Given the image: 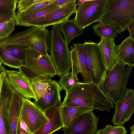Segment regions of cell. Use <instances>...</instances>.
Segmentation results:
<instances>
[{
    "mask_svg": "<svg viewBox=\"0 0 134 134\" xmlns=\"http://www.w3.org/2000/svg\"><path fill=\"white\" fill-rule=\"evenodd\" d=\"M113 103L97 84L92 82H80L65 92L62 106H84L109 111L115 108Z\"/></svg>",
    "mask_w": 134,
    "mask_h": 134,
    "instance_id": "6da1fadb",
    "label": "cell"
},
{
    "mask_svg": "<svg viewBox=\"0 0 134 134\" xmlns=\"http://www.w3.org/2000/svg\"><path fill=\"white\" fill-rule=\"evenodd\" d=\"M119 62L109 71L99 87L107 96L116 104L124 96L127 82L133 66Z\"/></svg>",
    "mask_w": 134,
    "mask_h": 134,
    "instance_id": "7a4b0ae2",
    "label": "cell"
},
{
    "mask_svg": "<svg viewBox=\"0 0 134 134\" xmlns=\"http://www.w3.org/2000/svg\"><path fill=\"white\" fill-rule=\"evenodd\" d=\"M134 21V0H106L99 23L114 24L121 32Z\"/></svg>",
    "mask_w": 134,
    "mask_h": 134,
    "instance_id": "3957f363",
    "label": "cell"
},
{
    "mask_svg": "<svg viewBox=\"0 0 134 134\" xmlns=\"http://www.w3.org/2000/svg\"><path fill=\"white\" fill-rule=\"evenodd\" d=\"M19 69L27 77L32 78L40 76L52 78L57 72L51 55H45L31 48L26 51L24 64Z\"/></svg>",
    "mask_w": 134,
    "mask_h": 134,
    "instance_id": "277c9868",
    "label": "cell"
},
{
    "mask_svg": "<svg viewBox=\"0 0 134 134\" xmlns=\"http://www.w3.org/2000/svg\"><path fill=\"white\" fill-rule=\"evenodd\" d=\"M51 55L59 76L71 69L70 51L61 35L59 25H54L51 33Z\"/></svg>",
    "mask_w": 134,
    "mask_h": 134,
    "instance_id": "5b68a950",
    "label": "cell"
},
{
    "mask_svg": "<svg viewBox=\"0 0 134 134\" xmlns=\"http://www.w3.org/2000/svg\"><path fill=\"white\" fill-rule=\"evenodd\" d=\"M83 44L91 81L99 86L109 71L104 64L98 43L90 40L85 41Z\"/></svg>",
    "mask_w": 134,
    "mask_h": 134,
    "instance_id": "8992f818",
    "label": "cell"
},
{
    "mask_svg": "<svg viewBox=\"0 0 134 134\" xmlns=\"http://www.w3.org/2000/svg\"><path fill=\"white\" fill-rule=\"evenodd\" d=\"M50 36V33L46 27L32 26L10 36L0 42V46L24 45L34 49L38 43Z\"/></svg>",
    "mask_w": 134,
    "mask_h": 134,
    "instance_id": "52a82bcc",
    "label": "cell"
},
{
    "mask_svg": "<svg viewBox=\"0 0 134 134\" xmlns=\"http://www.w3.org/2000/svg\"><path fill=\"white\" fill-rule=\"evenodd\" d=\"M106 0H87L78 5L74 18L83 29L98 21L102 16Z\"/></svg>",
    "mask_w": 134,
    "mask_h": 134,
    "instance_id": "ba28073f",
    "label": "cell"
},
{
    "mask_svg": "<svg viewBox=\"0 0 134 134\" xmlns=\"http://www.w3.org/2000/svg\"><path fill=\"white\" fill-rule=\"evenodd\" d=\"M20 117L33 134L43 126L48 120L44 113L31 100L23 97Z\"/></svg>",
    "mask_w": 134,
    "mask_h": 134,
    "instance_id": "9c48e42d",
    "label": "cell"
},
{
    "mask_svg": "<svg viewBox=\"0 0 134 134\" xmlns=\"http://www.w3.org/2000/svg\"><path fill=\"white\" fill-rule=\"evenodd\" d=\"M115 105L111 121L115 125L123 126L129 120L134 112V90L127 89L123 97Z\"/></svg>",
    "mask_w": 134,
    "mask_h": 134,
    "instance_id": "30bf717a",
    "label": "cell"
},
{
    "mask_svg": "<svg viewBox=\"0 0 134 134\" xmlns=\"http://www.w3.org/2000/svg\"><path fill=\"white\" fill-rule=\"evenodd\" d=\"M93 110L83 114L74 124L69 127H63L64 134H95L97 130L99 118Z\"/></svg>",
    "mask_w": 134,
    "mask_h": 134,
    "instance_id": "8fae6325",
    "label": "cell"
},
{
    "mask_svg": "<svg viewBox=\"0 0 134 134\" xmlns=\"http://www.w3.org/2000/svg\"><path fill=\"white\" fill-rule=\"evenodd\" d=\"M8 81L14 92L21 95L24 98L31 100H35L31 86V78H29L21 71L6 70Z\"/></svg>",
    "mask_w": 134,
    "mask_h": 134,
    "instance_id": "7c38bea8",
    "label": "cell"
},
{
    "mask_svg": "<svg viewBox=\"0 0 134 134\" xmlns=\"http://www.w3.org/2000/svg\"><path fill=\"white\" fill-rule=\"evenodd\" d=\"M70 47L71 72L77 75L80 73L83 82L91 81L90 72L87 67L83 44L73 43Z\"/></svg>",
    "mask_w": 134,
    "mask_h": 134,
    "instance_id": "4fadbf2b",
    "label": "cell"
},
{
    "mask_svg": "<svg viewBox=\"0 0 134 134\" xmlns=\"http://www.w3.org/2000/svg\"><path fill=\"white\" fill-rule=\"evenodd\" d=\"M76 4L61 7L34 23L30 27H45L54 25H60L75 13Z\"/></svg>",
    "mask_w": 134,
    "mask_h": 134,
    "instance_id": "5bb4252c",
    "label": "cell"
},
{
    "mask_svg": "<svg viewBox=\"0 0 134 134\" xmlns=\"http://www.w3.org/2000/svg\"><path fill=\"white\" fill-rule=\"evenodd\" d=\"M62 104L61 102H59L44 111L48 121L33 134H52L63 127L61 115Z\"/></svg>",
    "mask_w": 134,
    "mask_h": 134,
    "instance_id": "9a60e30c",
    "label": "cell"
},
{
    "mask_svg": "<svg viewBox=\"0 0 134 134\" xmlns=\"http://www.w3.org/2000/svg\"><path fill=\"white\" fill-rule=\"evenodd\" d=\"M104 64L109 71L119 62L118 46L114 40L101 39L98 43Z\"/></svg>",
    "mask_w": 134,
    "mask_h": 134,
    "instance_id": "2e32d148",
    "label": "cell"
},
{
    "mask_svg": "<svg viewBox=\"0 0 134 134\" xmlns=\"http://www.w3.org/2000/svg\"><path fill=\"white\" fill-rule=\"evenodd\" d=\"M62 90L58 82L53 80L44 94L33 103L44 112L47 109L61 102L60 93Z\"/></svg>",
    "mask_w": 134,
    "mask_h": 134,
    "instance_id": "e0dca14e",
    "label": "cell"
},
{
    "mask_svg": "<svg viewBox=\"0 0 134 134\" xmlns=\"http://www.w3.org/2000/svg\"><path fill=\"white\" fill-rule=\"evenodd\" d=\"M60 7L52 3L42 9L31 13L16 15V24L17 26L30 27L34 23Z\"/></svg>",
    "mask_w": 134,
    "mask_h": 134,
    "instance_id": "ac0fdd59",
    "label": "cell"
},
{
    "mask_svg": "<svg viewBox=\"0 0 134 134\" xmlns=\"http://www.w3.org/2000/svg\"><path fill=\"white\" fill-rule=\"evenodd\" d=\"M93 110L84 106H61V115L63 127H69L75 123L83 114Z\"/></svg>",
    "mask_w": 134,
    "mask_h": 134,
    "instance_id": "d6986e66",
    "label": "cell"
},
{
    "mask_svg": "<svg viewBox=\"0 0 134 134\" xmlns=\"http://www.w3.org/2000/svg\"><path fill=\"white\" fill-rule=\"evenodd\" d=\"M23 96L14 92L9 114V134H16Z\"/></svg>",
    "mask_w": 134,
    "mask_h": 134,
    "instance_id": "ffe728a7",
    "label": "cell"
},
{
    "mask_svg": "<svg viewBox=\"0 0 134 134\" xmlns=\"http://www.w3.org/2000/svg\"><path fill=\"white\" fill-rule=\"evenodd\" d=\"M119 62L134 66V41L128 37L118 46Z\"/></svg>",
    "mask_w": 134,
    "mask_h": 134,
    "instance_id": "44dd1931",
    "label": "cell"
},
{
    "mask_svg": "<svg viewBox=\"0 0 134 134\" xmlns=\"http://www.w3.org/2000/svg\"><path fill=\"white\" fill-rule=\"evenodd\" d=\"M59 27L64 36L65 41L68 45L75 38L83 34V29L74 18L66 20L60 24Z\"/></svg>",
    "mask_w": 134,
    "mask_h": 134,
    "instance_id": "7402d4cb",
    "label": "cell"
},
{
    "mask_svg": "<svg viewBox=\"0 0 134 134\" xmlns=\"http://www.w3.org/2000/svg\"><path fill=\"white\" fill-rule=\"evenodd\" d=\"M92 27L94 33L101 39L114 40L121 32L119 28L113 23H99L94 25Z\"/></svg>",
    "mask_w": 134,
    "mask_h": 134,
    "instance_id": "603a6c76",
    "label": "cell"
},
{
    "mask_svg": "<svg viewBox=\"0 0 134 134\" xmlns=\"http://www.w3.org/2000/svg\"><path fill=\"white\" fill-rule=\"evenodd\" d=\"M49 77L42 76L31 78V86L35 97L37 101L44 94L53 80Z\"/></svg>",
    "mask_w": 134,
    "mask_h": 134,
    "instance_id": "cb8c5ba5",
    "label": "cell"
},
{
    "mask_svg": "<svg viewBox=\"0 0 134 134\" xmlns=\"http://www.w3.org/2000/svg\"><path fill=\"white\" fill-rule=\"evenodd\" d=\"M0 59L4 65L11 68L19 69L25 63L16 58L5 46H0Z\"/></svg>",
    "mask_w": 134,
    "mask_h": 134,
    "instance_id": "d4e9b609",
    "label": "cell"
},
{
    "mask_svg": "<svg viewBox=\"0 0 134 134\" xmlns=\"http://www.w3.org/2000/svg\"><path fill=\"white\" fill-rule=\"evenodd\" d=\"M77 76L71 71L59 77L58 83L62 90L67 91L79 83Z\"/></svg>",
    "mask_w": 134,
    "mask_h": 134,
    "instance_id": "484cf974",
    "label": "cell"
},
{
    "mask_svg": "<svg viewBox=\"0 0 134 134\" xmlns=\"http://www.w3.org/2000/svg\"><path fill=\"white\" fill-rule=\"evenodd\" d=\"M15 24L13 20L0 24V42L10 36L14 30Z\"/></svg>",
    "mask_w": 134,
    "mask_h": 134,
    "instance_id": "4316f807",
    "label": "cell"
},
{
    "mask_svg": "<svg viewBox=\"0 0 134 134\" xmlns=\"http://www.w3.org/2000/svg\"><path fill=\"white\" fill-rule=\"evenodd\" d=\"M127 132L122 125H107L105 127L98 130L96 134H126Z\"/></svg>",
    "mask_w": 134,
    "mask_h": 134,
    "instance_id": "83f0119b",
    "label": "cell"
},
{
    "mask_svg": "<svg viewBox=\"0 0 134 134\" xmlns=\"http://www.w3.org/2000/svg\"><path fill=\"white\" fill-rule=\"evenodd\" d=\"M7 46L14 55L20 60L25 62L26 57V51L28 48L24 45H10Z\"/></svg>",
    "mask_w": 134,
    "mask_h": 134,
    "instance_id": "f1b7e54d",
    "label": "cell"
},
{
    "mask_svg": "<svg viewBox=\"0 0 134 134\" xmlns=\"http://www.w3.org/2000/svg\"><path fill=\"white\" fill-rule=\"evenodd\" d=\"M54 0H46L45 2L39 3L33 5L21 12L16 13V15H21L28 14L42 9L49 5Z\"/></svg>",
    "mask_w": 134,
    "mask_h": 134,
    "instance_id": "f546056e",
    "label": "cell"
},
{
    "mask_svg": "<svg viewBox=\"0 0 134 134\" xmlns=\"http://www.w3.org/2000/svg\"><path fill=\"white\" fill-rule=\"evenodd\" d=\"M15 11L5 8H0V23L13 20L15 21Z\"/></svg>",
    "mask_w": 134,
    "mask_h": 134,
    "instance_id": "4dcf8cb0",
    "label": "cell"
},
{
    "mask_svg": "<svg viewBox=\"0 0 134 134\" xmlns=\"http://www.w3.org/2000/svg\"><path fill=\"white\" fill-rule=\"evenodd\" d=\"M46 0H20L18 3L17 8L18 9L16 12H23L26 9L35 4L45 2Z\"/></svg>",
    "mask_w": 134,
    "mask_h": 134,
    "instance_id": "1f68e13d",
    "label": "cell"
},
{
    "mask_svg": "<svg viewBox=\"0 0 134 134\" xmlns=\"http://www.w3.org/2000/svg\"><path fill=\"white\" fill-rule=\"evenodd\" d=\"M18 0H0V8H5L15 11Z\"/></svg>",
    "mask_w": 134,
    "mask_h": 134,
    "instance_id": "d6a6232c",
    "label": "cell"
},
{
    "mask_svg": "<svg viewBox=\"0 0 134 134\" xmlns=\"http://www.w3.org/2000/svg\"><path fill=\"white\" fill-rule=\"evenodd\" d=\"M76 0H54L52 3L58 6L62 7L76 4Z\"/></svg>",
    "mask_w": 134,
    "mask_h": 134,
    "instance_id": "836d02e7",
    "label": "cell"
},
{
    "mask_svg": "<svg viewBox=\"0 0 134 134\" xmlns=\"http://www.w3.org/2000/svg\"><path fill=\"white\" fill-rule=\"evenodd\" d=\"M127 29L130 34L129 37L134 41V21L128 26Z\"/></svg>",
    "mask_w": 134,
    "mask_h": 134,
    "instance_id": "e575fe53",
    "label": "cell"
},
{
    "mask_svg": "<svg viewBox=\"0 0 134 134\" xmlns=\"http://www.w3.org/2000/svg\"><path fill=\"white\" fill-rule=\"evenodd\" d=\"M16 134H31L30 133L27 132L22 127L21 125L20 119L18 125Z\"/></svg>",
    "mask_w": 134,
    "mask_h": 134,
    "instance_id": "d590c367",
    "label": "cell"
},
{
    "mask_svg": "<svg viewBox=\"0 0 134 134\" xmlns=\"http://www.w3.org/2000/svg\"><path fill=\"white\" fill-rule=\"evenodd\" d=\"M20 120L22 127L27 132L31 133L26 124L21 118L20 116Z\"/></svg>",
    "mask_w": 134,
    "mask_h": 134,
    "instance_id": "8d00e7d4",
    "label": "cell"
},
{
    "mask_svg": "<svg viewBox=\"0 0 134 134\" xmlns=\"http://www.w3.org/2000/svg\"><path fill=\"white\" fill-rule=\"evenodd\" d=\"M130 131V134H134V123L131 126L129 127Z\"/></svg>",
    "mask_w": 134,
    "mask_h": 134,
    "instance_id": "74e56055",
    "label": "cell"
}]
</instances>
